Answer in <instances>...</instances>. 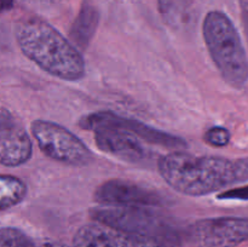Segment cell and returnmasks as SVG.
<instances>
[{"instance_id":"18","label":"cell","mask_w":248,"mask_h":247,"mask_svg":"<svg viewBox=\"0 0 248 247\" xmlns=\"http://www.w3.org/2000/svg\"><path fill=\"white\" fill-rule=\"evenodd\" d=\"M33 247H69L67 245L52 240H35Z\"/></svg>"},{"instance_id":"17","label":"cell","mask_w":248,"mask_h":247,"mask_svg":"<svg viewBox=\"0 0 248 247\" xmlns=\"http://www.w3.org/2000/svg\"><path fill=\"white\" fill-rule=\"evenodd\" d=\"M218 198L223 200H248V185L240 186V188L232 189V190L224 191L219 194Z\"/></svg>"},{"instance_id":"1","label":"cell","mask_w":248,"mask_h":247,"mask_svg":"<svg viewBox=\"0 0 248 247\" xmlns=\"http://www.w3.org/2000/svg\"><path fill=\"white\" fill-rule=\"evenodd\" d=\"M157 170L167 184L186 196H206L248 179V159L198 156L174 150L160 156Z\"/></svg>"},{"instance_id":"7","label":"cell","mask_w":248,"mask_h":247,"mask_svg":"<svg viewBox=\"0 0 248 247\" xmlns=\"http://www.w3.org/2000/svg\"><path fill=\"white\" fill-rule=\"evenodd\" d=\"M194 247H235L248 241V218L217 217L196 220L186 232Z\"/></svg>"},{"instance_id":"16","label":"cell","mask_w":248,"mask_h":247,"mask_svg":"<svg viewBox=\"0 0 248 247\" xmlns=\"http://www.w3.org/2000/svg\"><path fill=\"white\" fill-rule=\"evenodd\" d=\"M230 138H232V135L229 130L222 126H212L203 135V140L208 145L215 148L227 147L230 142Z\"/></svg>"},{"instance_id":"8","label":"cell","mask_w":248,"mask_h":247,"mask_svg":"<svg viewBox=\"0 0 248 247\" xmlns=\"http://www.w3.org/2000/svg\"><path fill=\"white\" fill-rule=\"evenodd\" d=\"M93 199L102 206L114 207H161L164 196L157 191L126 179H109L93 191Z\"/></svg>"},{"instance_id":"12","label":"cell","mask_w":248,"mask_h":247,"mask_svg":"<svg viewBox=\"0 0 248 247\" xmlns=\"http://www.w3.org/2000/svg\"><path fill=\"white\" fill-rule=\"evenodd\" d=\"M98 18V11L96 7L90 2H84L77 19L73 23L72 29H70L72 43L78 48H85L89 45L94 31H96Z\"/></svg>"},{"instance_id":"9","label":"cell","mask_w":248,"mask_h":247,"mask_svg":"<svg viewBox=\"0 0 248 247\" xmlns=\"http://www.w3.org/2000/svg\"><path fill=\"white\" fill-rule=\"evenodd\" d=\"M73 247H170L161 240L128 232L101 223H90L78 229Z\"/></svg>"},{"instance_id":"2","label":"cell","mask_w":248,"mask_h":247,"mask_svg":"<svg viewBox=\"0 0 248 247\" xmlns=\"http://www.w3.org/2000/svg\"><path fill=\"white\" fill-rule=\"evenodd\" d=\"M15 36L21 52L47 74L70 82L85 77L86 63L79 48L44 19H21Z\"/></svg>"},{"instance_id":"19","label":"cell","mask_w":248,"mask_h":247,"mask_svg":"<svg viewBox=\"0 0 248 247\" xmlns=\"http://www.w3.org/2000/svg\"><path fill=\"white\" fill-rule=\"evenodd\" d=\"M14 0H0V12H6L14 7Z\"/></svg>"},{"instance_id":"14","label":"cell","mask_w":248,"mask_h":247,"mask_svg":"<svg viewBox=\"0 0 248 247\" xmlns=\"http://www.w3.org/2000/svg\"><path fill=\"white\" fill-rule=\"evenodd\" d=\"M28 194L23 179L14 174H0V211L19 205Z\"/></svg>"},{"instance_id":"11","label":"cell","mask_w":248,"mask_h":247,"mask_svg":"<svg viewBox=\"0 0 248 247\" xmlns=\"http://www.w3.org/2000/svg\"><path fill=\"white\" fill-rule=\"evenodd\" d=\"M93 132L96 147L106 154L128 162L142 161L145 157L144 145L136 136L114 127H99Z\"/></svg>"},{"instance_id":"5","label":"cell","mask_w":248,"mask_h":247,"mask_svg":"<svg viewBox=\"0 0 248 247\" xmlns=\"http://www.w3.org/2000/svg\"><path fill=\"white\" fill-rule=\"evenodd\" d=\"M31 133L39 149L53 161L75 167L91 164V149L75 133L50 120L36 119L31 124Z\"/></svg>"},{"instance_id":"20","label":"cell","mask_w":248,"mask_h":247,"mask_svg":"<svg viewBox=\"0 0 248 247\" xmlns=\"http://www.w3.org/2000/svg\"><path fill=\"white\" fill-rule=\"evenodd\" d=\"M242 2H244L245 9H246V11L248 12V0H242Z\"/></svg>"},{"instance_id":"15","label":"cell","mask_w":248,"mask_h":247,"mask_svg":"<svg viewBox=\"0 0 248 247\" xmlns=\"http://www.w3.org/2000/svg\"><path fill=\"white\" fill-rule=\"evenodd\" d=\"M35 240L14 227L0 228V247H33Z\"/></svg>"},{"instance_id":"4","label":"cell","mask_w":248,"mask_h":247,"mask_svg":"<svg viewBox=\"0 0 248 247\" xmlns=\"http://www.w3.org/2000/svg\"><path fill=\"white\" fill-rule=\"evenodd\" d=\"M90 217L94 222L108 227L155 237L169 246L178 241L174 228L161 215L153 212L150 207L101 206L90 210Z\"/></svg>"},{"instance_id":"6","label":"cell","mask_w":248,"mask_h":247,"mask_svg":"<svg viewBox=\"0 0 248 247\" xmlns=\"http://www.w3.org/2000/svg\"><path fill=\"white\" fill-rule=\"evenodd\" d=\"M79 126L84 130L93 131L99 127H114L126 131L136 136L140 140L156 144L169 149H186L188 147L186 140L178 136L171 135L169 132L159 130L156 127L147 125L137 119L127 118L125 115H119L118 113L109 110L96 111V113L84 115L79 121Z\"/></svg>"},{"instance_id":"10","label":"cell","mask_w":248,"mask_h":247,"mask_svg":"<svg viewBox=\"0 0 248 247\" xmlns=\"http://www.w3.org/2000/svg\"><path fill=\"white\" fill-rule=\"evenodd\" d=\"M33 155V142L21 121L5 107L0 106V165L18 167Z\"/></svg>"},{"instance_id":"3","label":"cell","mask_w":248,"mask_h":247,"mask_svg":"<svg viewBox=\"0 0 248 247\" xmlns=\"http://www.w3.org/2000/svg\"><path fill=\"white\" fill-rule=\"evenodd\" d=\"M202 35L223 79L236 89L244 86L248 80V58L232 19L222 11H210L203 18Z\"/></svg>"},{"instance_id":"13","label":"cell","mask_w":248,"mask_h":247,"mask_svg":"<svg viewBox=\"0 0 248 247\" xmlns=\"http://www.w3.org/2000/svg\"><path fill=\"white\" fill-rule=\"evenodd\" d=\"M157 7L165 23L174 29L188 24L193 15L191 0H157Z\"/></svg>"}]
</instances>
